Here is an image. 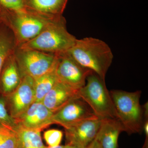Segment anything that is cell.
I'll list each match as a JSON object with an SVG mask.
<instances>
[{"mask_svg":"<svg viewBox=\"0 0 148 148\" xmlns=\"http://www.w3.org/2000/svg\"><path fill=\"white\" fill-rule=\"evenodd\" d=\"M63 133L61 130L51 129L45 131L44 138L49 147H56L60 145L63 138Z\"/></svg>","mask_w":148,"mask_h":148,"instance_id":"obj_20","label":"cell"},{"mask_svg":"<svg viewBox=\"0 0 148 148\" xmlns=\"http://www.w3.org/2000/svg\"><path fill=\"white\" fill-rule=\"evenodd\" d=\"M123 131L124 127L119 120L101 119V125L95 140L103 148H117L119 137Z\"/></svg>","mask_w":148,"mask_h":148,"instance_id":"obj_13","label":"cell"},{"mask_svg":"<svg viewBox=\"0 0 148 148\" xmlns=\"http://www.w3.org/2000/svg\"><path fill=\"white\" fill-rule=\"evenodd\" d=\"M0 148H18L16 125L1 122Z\"/></svg>","mask_w":148,"mask_h":148,"instance_id":"obj_19","label":"cell"},{"mask_svg":"<svg viewBox=\"0 0 148 148\" xmlns=\"http://www.w3.org/2000/svg\"><path fill=\"white\" fill-rule=\"evenodd\" d=\"M64 146H61V145H58L57 146H56V147H45V148H64Z\"/></svg>","mask_w":148,"mask_h":148,"instance_id":"obj_26","label":"cell"},{"mask_svg":"<svg viewBox=\"0 0 148 148\" xmlns=\"http://www.w3.org/2000/svg\"><path fill=\"white\" fill-rule=\"evenodd\" d=\"M55 68L34 79L35 102H42L46 94L58 81Z\"/></svg>","mask_w":148,"mask_h":148,"instance_id":"obj_18","label":"cell"},{"mask_svg":"<svg viewBox=\"0 0 148 148\" xmlns=\"http://www.w3.org/2000/svg\"><path fill=\"white\" fill-rule=\"evenodd\" d=\"M16 47V41L12 32L2 23L0 25V75L7 58L14 53Z\"/></svg>","mask_w":148,"mask_h":148,"instance_id":"obj_16","label":"cell"},{"mask_svg":"<svg viewBox=\"0 0 148 148\" xmlns=\"http://www.w3.org/2000/svg\"><path fill=\"white\" fill-rule=\"evenodd\" d=\"M78 95L100 119H118L113 102L106 87L105 80L95 73L92 72L88 75L85 85L79 90Z\"/></svg>","mask_w":148,"mask_h":148,"instance_id":"obj_5","label":"cell"},{"mask_svg":"<svg viewBox=\"0 0 148 148\" xmlns=\"http://www.w3.org/2000/svg\"><path fill=\"white\" fill-rule=\"evenodd\" d=\"M64 148H81L75 145H72V144H68L66 143V145L64 146Z\"/></svg>","mask_w":148,"mask_h":148,"instance_id":"obj_25","label":"cell"},{"mask_svg":"<svg viewBox=\"0 0 148 148\" xmlns=\"http://www.w3.org/2000/svg\"><path fill=\"white\" fill-rule=\"evenodd\" d=\"M57 55L55 73L58 80L76 90L83 87L92 71L80 65L68 52Z\"/></svg>","mask_w":148,"mask_h":148,"instance_id":"obj_7","label":"cell"},{"mask_svg":"<svg viewBox=\"0 0 148 148\" xmlns=\"http://www.w3.org/2000/svg\"><path fill=\"white\" fill-rule=\"evenodd\" d=\"M18 148H45L40 130L27 129L16 125Z\"/></svg>","mask_w":148,"mask_h":148,"instance_id":"obj_17","label":"cell"},{"mask_svg":"<svg viewBox=\"0 0 148 148\" xmlns=\"http://www.w3.org/2000/svg\"><path fill=\"white\" fill-rule=\"evenodd\" d=\"M21 78L13 53L7 58L0 75L1 83L4 91L12 92L20 83Z\"/></svg>","mask_w":148,"mask_h":148,"instance_id":"obj_15","label":"cell"},{"mask_svg":"<svg viewBox=\"0 0 148 148\" xmlns=\"http://www.w3.org/2000/svg\"><path fill=\"white\" fill-rule=\"evenodd\" d=\"M110 92L118 119L124 127V132L129 135L143 132L144 116L140 104L141 91L113 90Z\"/></svg>","mask_w":148,"mask_h":148,"instance_id":"obj_4","label":"cell"},{"mask_svg":"<svg viewBox=\"0 0 148 148\" xmlns=\"http://www.w3.org/2000/svg\"><path fill=\"white\" fill-rule=\"evenodd\" d=\"M78 90L58 80L42 102L48 109L55 113L73 99L79 97Z\"/></svg>","mask_w":148,"mask_h":148,"instance_id":"obj_12","label":"cell"},{"mask_svg":"<svg viewBox=\"0 0 148 148\" xmlns=\"http://www.w3.org/2000/svg\"><path fill=\"white\" fill-rule=\"evenodd\" d=\"M53 114L42 102H34L21 116L14 120V123L24 128L41 131L51 124Z\"/></svg>","mask_w":148,"mask_h":148,"instance_id":"obj_11","label":"cell"},{"mask_svg":"<svg viewBox=\"0 0 148 148\" xmlns=\"http://www.w3.org/2000/svg\"><path fill=\"white\" fill-rule=\"evenodd\" d=\"M101 119L82 121L64 127L67 143L85 148L95 139Z\"/></svg>","mask_w":148,"mask_h":148,"instance_id":"obj_9","label":"cell"},{"mask_svg":"<svg viewBox=\"0 0 148 148\" xmlns=\"http://www.w3.org/2000/svg\"><path fill=\"white\" fill-rule=\"evenodd\" d=\"M10 97L11 116L18 119L35 102L34 79L31 77H22L17 87L12 91Z\"/></svg>","mask_w":148,"mask_h":148,"instance_id":"obj_10","label":"cell"},{"mask_svg":"<svg viewBox=\"0 0 148 148\" xmlns=\"http://www.w3.org/2000/svg\"><path fill=\"white\" fill-rule=\"evenodd\" d=\"M69 0H23L26 10L48 17L63 15Z\"/></svg>","mask_w":148,"mask_h":148,"instance_id":"obj_14","label":"cell"},{"mask_svg":"<svg viewBox=\"0 0 148 148\" xmlns=\"http://www.w3.org/2000/svg\"><path fill=\"white\" fill-rule=\"evenodd\" d=\"M148 119H145L143 125V130L146 135V140L143 148H148Z\"/></svg>","mask_w":148,"mask_h":148,"instance_id":"obj_23","label":"cell"},{"mask_svg":"<svg viewBox=\"0 0 148 148\" xmlns=\"http://www.w3.org/2000/svg\"><path fill=\"white\" fill-rule=\"evenodd\" d=\"M98 119L87 103L78 97L54 113L51 124L60 125L64 128L78 122Z\"/></svg>","mask_w":148,"mask_h":148,"instance_id":"obj_8","label":"cell"},{"mask_svg":"<svg viewBox=\"0 0 148 148\" xmlns=\"http://www.w3.org/2000/svg\"><path fill=\"white\" fill-rule=\"evenodd\" d=\"M23 0H0V10H24Z\"/></svg>","mask_w":148,"mask_h":148,"instance_id":"obj_21","label":"cell"},{"mask_svg":"<svg viewBox=\"0 0 148 148\" xmlns=\"http://www.w3.org/2000/svg\"><path fill=\"white\" fill-rule=\"evenodd\" d=\"M76 40L68 32L66 19L61 15L56 18L36 37L17 48L57 55L67 52Z\"/></svg>","mask_w":148,"mask_h":148,"instance_id":"obj_3","label":"cell"},{"mask_svg":"<svg viewBox=\"0 0 148 148\" xmlns=\"http://www.w3.org/2000/svg\"><path fill=\"white\" fill-rule=\"evenodd\" d=\"M85 148H103L99 143L96 140H94L90 145Z\"/></svg>","mask_w":148,"mask_h":148,"instance_id":"obj_24","label":"cell"},{"mask_svg":"<svg viewBox=\"0 0 148 148\" xmlns=\"http://www.w3.org/2000/svg\"><path fill=\"white\" fill-rule=\"evenodd\" d=\"M14 57L21 77L34 79L55 69L58 55L34 49L16 48Z\"/></svg>","mask_w":148,"mask_h":148,"instance_id":"obj_6","label":"cell"},{"mask_svg":"<svg viewBox=\"0 0 148 148\" xmlns=\"http://www.w3.org/2000/svg\"><path fill=\"white\" fill-rule=\"evenodd\" d=\"M67 52L80 65L104 80L114 58L108 44L92 37L77 39Z\"/></svg>","mask_w":148,"mask_h":148,"instance_id":"obj_1","label":"cell"},{"mask_svg":"<svg viewBox=\"0 0 148 148\" xmlns=\"http://www.w3.org/2000/svg\"><path fill=\"white\" fill-rule=\"evenodd\" d=\"M0 16L2 23L12 32L17 47L36 37L59 16L47 17L26 10H0Z\"/></svg>","mask_w":148,"mask_h":148,"instance_id":"obj_2","label":"cell"},{"mask_svg":"<svg viewBox=\"0 0 148 148\" xmlns=\"http://www.w3.org/2000/svg\"><path fill=\"white\" fill-rule=\"evenodd\" d=\"M0 121L11 125H16L14 120L8 114L4 101L2 99H0Z\"/></svg>","mask_w":148,"mask_h":148,"instance_id":"obj_22","label":"cell"},{"mask_svg":"<svg viewBox=\"0 0 148 148\" xmlns=\"http://www.w3.org/2000/svg\"><path fill=\"white\" fill-rule=\"evenodd\" d=\"M2 23V21L1 18V16H0V25Z\"/></svg>","mask_w":148,"mask_h":148,"instance_id":"obj_27","label":"cell"}]
</instances>
